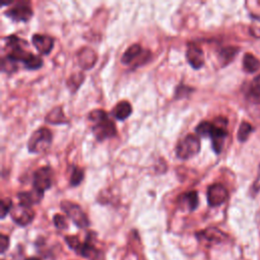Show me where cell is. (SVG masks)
<instances>
[{"instance_id": "cell-21", "label": "cell", "mask_w": 260, "mask_h": 260, "mask_svg": "<svg viewBox=\"0 0 260 260\" xmlns=\"http://www.w3.org/2000/svg\"><path fill=\"white\" fill-rule=\"evenodd\" d=\"M84 177V172L82 169L78 168L77 166H73V169L71 171V176H70V185L72 187L78 186Z\"/></svg>"}, {"instance_id": "cell-22", "label": "cell", "mask_w": 260, "mask_h": 260, "mask_svg": "<svg viewBox=\"0 0 260 260\" xmlns=\"http://www.w3.org/2000/svg\"><path fill=\"white\" fill-rule=\"evenodd\" d=\"M83 79H84V75L80 72L72 74L67 80V86L70 89L71 92H76L80 86V84L82 83Z\"/></svg>"}, {"instance_id": "cell-1", "label": "cell", "mask_w": 260, "mask_h": 260, "mask_svg": "<svg viewBox=\"0 0 260 260\" xmlns=\"http://www.w3.org/2000/svg\"><path fill=\"white\" fill-rule=\"evenodd\" d=\"M89 120L93 123L92 132L98 141L112 138L116 135V126L110 120L108 113L104 110L96 109L89 113Z\"/></svg>"}, {"instance_id": "cell-18", "label": "cell", "mask_w": 260, "mask_h": 260, "mask_svg": "<svg viewBox=\"0 0 260 260\" xmlns=\"http://www.w3.org/2000/svg\"><path fill=\"white\" fill-rule=\"evenodd\" d=\"M180 203L185 205L187 209L192 212L195 211L198 206L199 199H198V193L197 191H190L182 195Z\"/></svg>"}, {"instance_id": "cell-23", "label": "cell", "mask_w": 260, "mask_h": 260, "mask_svg": "<svg viewBox=\"0 0 260 260\" xmlns=\"http://www.w3.org/2000/svg\"><path fill=\"white\" fill-rule=\"evenodd\" d=\"M25 67L29 70H37L42 67L43 65V59L40 56H37L35 54H32L31 57L27 60V62L24 64Z\"/></svg>"}, {"instance_id": "cell-29", "label": "cell", "mask_w": 260, "mask_h": 260, "mask_svg": "<svg viewBox=\"0 0 260 260\" xmlns=\"http://www.w3.org/2000/svg\"><path fill=\"white\" fill-rule=\"evenodd\" d=\"M9 246H10V239L8 236L3 234L0 236V251H2V253H5L8 250Z\"/></svg>"}, {"instance_id": "cell-10", "label": "cell", "mask_w": 260, "mask_h": 260, "mask_svg": "<svg viewBox=\"0 0 260 260\" xmlns=\"http://www.w3.org/2000/svg\"><path fill=\"white\" fill-rule=\"evenodd\" d=\"M227 198L228 190L220 183L213 184L207 189V202H209L210 206H220L227 200Z\"/></svg>"}, {"instance_id": "cell-16", "label": "cell", "mask_w": 260, "mask_h": 260, "mask_svg": "<svg viewBox=\"0 0 260 260\" xmlns=\"http://www.w3.org/2000/svg\"><path fill=\"white\" fill-rule=\"evenodd\" d=\"M45 121L49 124H53V125H62V124L68 123V119L63 113V110L61 107H55L52 109L46 115Z\"/></svg>"}, {"instance_id": "cell-9", "label": "cell", "mask_w": 260, "mask_h": 260, "mask_svg": "<svg viewBox=\"0 0 260 260\" xmlns=\"http://www.w3.org/2000/svg\"><path fill=\"white\" fill-rule=\"evenodd\" d=\"M219 122H215V127L214 130L211 134V138H212V142H213V148L215 150L216 153H221L224 143H225V139L228 135V132L226 130V126H227V120L223 119L222 122H220V118L218 119Z\"/></svg>"}, {"instance_id": "cell-11", "label": "cell", "mask_w": 260, "mask_h": 260, "mask_svg": "<svg viewBox=\"0 0 260 260\" xmlns=\"http://www.w3.org/2000/svg\"><path fill=\"white\" fill-rule=\"evenodd\" d=\"M32 43L41 55H48L54 47L53 38L47 35L35 34L32 37Z\"/></svg>"}, {"instance_id": "cell-8", "label": "cell", "mask_w": 260, "mask_h": 260, "mask_svg": "<svg viewBox=\"0 0 260 260\" xmlns=\"http://www.w3.org/2000/svg\"><path fill=\"white\" fill-rule=\"evenodd\" d=\"M11 217L17 225L21 227H26L33 222L35 218V212L32 210V207L25 206L19 203L17 206L13 207Z\"/></svg>"}, {"instance_id": "cell-6", "label": "cell", "mask_w": 260, "mask_h": 260, "mask_svg": "<svg viewBox=\"0 0 260 260\" xmlns=\"http://www.w3.org/2000/svg\"><path fill=\"white\" fill-rule=\"evenodd\" d=\"M53 183V172L48 166L41 167L33 175V186L35 189L45 192L50 189Z\"/></svg>"}, {"instance_id": "cell-25", "label": "cell", "mask_w": 260, "mask_h": 260, "mask_svg": "<svg viewBox=\"0 0 260 260\" xmlns=\"http://www.w3.org/2000/svg\"><path fill=\"white\" fill-rule=\"evenodd\" d=\"M2 70L3 72H7L10 74L14 73L18 70V63L10 59L8 56H5L2 59Z\"/></svg>"}, {"instance_id": "cell-28", "label": "cell", "mask_w": 260, "mask_h": 260, "mask_svg": "<svg viewBox=\"0 0 260 260\" xmlns=\"http://www.w3.org/2000/svg\"><path fill=\"white\" fill-rule=\"evenodd\" d=\"M53 222H54V225L57 229L59 230H63V229H66L67 228V222H66V219L62 216V215H55L54 218H53Z\"/></svg>"}, {"instance_id": "cell-27", "label": "cell", "mask_w": 260, "mask_h": 260, "mask_svg": "<svg viewBox=\"0 0 260 260\" xmlns=\"http://www.w3.org/2000/svg\"><path fill=\"white\" fill-rule=\"evenodd\" d=\"M250 95L253 98L260 99V74L256 76L250 84Z\"/></svg>"}, {"instance_id": "cell-7", "label": "cell", "mask_w": 260, "mask_h": 260, "mask_svg": "<svg viewBox=\"0 0 260 260\" xmlns=\"http://www.w3.org/2000/svg\"><path fill=\"white\" fill-rule=\"evenodd\" d=\"M33 10L29 3H18L5 13V15L14 22H29L33 17Z\"/></svg>"}, {"instance_id": "cell-3", "label": "cell", "mask_w": 260, "mask_h": 260, "mask_svg": "<svg viewBox=\"0 0 260 260\" xmlns=\"http://www.w3.org/2000/svg\"><path fill=\"white\" fill-rule=\"evenodd\" d=\"M200 151V140L194 134H188L182 138L176 146V155L180 160H189Z\"/></svg>"}, {"instance_id": "cell-31", "label": "cell", "mask_w": 260, "mask_h": 260, "mask_svg": "<svg viewBox=\"0 0 260 260\" xmlns=\"http://www.w3.org/2000/svg\"><path fill=\"white\" fill-rule=\"evenodd\" d=\"M27 260H40V259L37 258V257H32V258H29V259H27Z\"/></svg>"}, {"instance_id": "cell-12", "label": "cell", "mask_w": 260, "mask_h": 260, "mask_svg": "<svg viewBox=\"0 0 260 260\" xmlns=\"http://www.w3.org/2000/svg\"><path fill=\"white\" fill-rule=\"evenodd\" d=\"M98 60V56L96 54V52L94 50H92L91 48H82L78 51L77 53V61L79 66L84 69H91L95 66L96 62Z\"/></svg>"}, {"instance_id": "cell-4", "label": "cell", "mask_w": 260, "mask_h": 260, "mask_svg": "<svg viewBox=\"0 0 260 260\" xmlns=\"http://www.w3.org/2000/svg\"><path fill=\"white\" fill-rule=\"evenodd\" d=\"M150 57V52L145 51L142 49V47L139 44H133L124 52L121 62L124 65H129L134 63L135 66H139L143 63H145L148 58Z\"/></svg>"}, {"instance_id": "cell-5", "label": "cell", "mask_w": 260, "mask_h": 260, "mask_svg": "<svg viewBox=\"0 0 260 260\" xmlns=\"http://www.w3.org/2000/svg\"><path fill=\"white\" fill-rule=\"evenodd\" d=\"M60 206H61V210L74 223L75 226H77L80 229L89 227L90 225L89 219L78 204L70 201H62Z\"/></svg>"}, {"instance_id": "cell-20", "label": "cell", "mask_w": 260, "mask_h": 260, "mask_svg": "<svg viewBox=\"0 0 260 260\" xmlns=\"http://www.w3.org/2000/svg\"><path fill=\"white\" fill-rule=\"evenodd\" d=\"M237 53H238L237 48H233V47L224 48L220 53V59L222 60V63L224 65H227L234 59V57L236 56Z\"/></svg>"}, {"instance_id": "cell-26", "label": "cell", "mask_w": 260, "mask_h": 260, "mask_svg": "<svg viewBox=\"0 0 260 260\" xmlns=\"http://www.w3.org/2000/svg\"><path fill=\"white\" fill-rule=\"evenodd\" d=\"M253 128L251 126V124H249L248 122H242V124L239 127L238 130V139L239 141H246L247 138L249 137L250 133L252 132Z\"/></svg>"}, {"instance_id": "cell-15", "label": "cell", "mask_w": 260, "mask_h": 260, "mask_svg": "<svg viewBox=\"0 0 260 260\" xmlns=\"http://www.w3.org/2000/svg\"><path fill=\"white\" fill-rule=\"evenodd\" d=\"M197 237L199 240H204L207 242L212 243H219L225 240L226 235L216 228H209L204 231H201L197 234Z\"/></svg>"}, {"instance_id": "cell-14", "label": "cell", "mask_w": 260, "mask_h": 260, "mask_svg": "<svg viewBox=\"0 0 260 260\" xmlns=\"http://www.w3.org/2000/svg\"><path fill=\"white\" fill-rule=\"evenodd\" d=\"M43 197H44V192L39 191L35 188L30 191H23L18 193L20 204H23L29 207H32L35 204H39L43 199Z\"/></svg>"}, {"instance_id": "cell-19", "label": "cell", "mask_w": 260, "mask_h": 260, "mask_svg": "<svg viewBox=\"0 0 260 260\" xmlns=\"http://www.w3.org/2000/svg\"><path fill=\"white\" fill-rule=\"evenodd\" d=\"M243 68L249 73H253L260 68V61L251 53H247L243 58Z\"/></svg>"}, {"instance_id": "cell-2", "label": "cell", "mask_w": 260, "mask_h": 260, "mask_svg": "<svg viewBox=\"0 0 260 260\" xmlns=\"http://www.w3.org/2000/svg\"><path fill=\"white\" fill-rule=\"evenodd\" d=\"M52 140H53V134L48 128H39L31 135L28 141V149L31 153H43L49 149Z\"/></svg>"}, {"instance_id": "cell-13", "label": "cell", "mask_w": 260, "mask_h": 260, "mask_svg": "<svg viewBox=\"0 0 260 260\" xmlns=\"http://www.w3.org/2000/svg\"><path fill=\"white\" fill-rule=\"evenodd\" d=\"M186 59L192 68L200 69L204 65L203 51L199 47H197L195 45H191L187 49Z\"/></svg>"}, {"instance_id": "cell-17", "label": "cell", "mask_w": 260, "mask_h": 260, "mask_svg": "<svg viewBox=\"0 0 260 260\" xmlns=\"http://www.w3.org/2000/svg\"><path fill=\"white\" fill-rule=\"evenodd\" d=\"M113 116L120 121L126 120L132 113V107L130 105V103L127 101H121L119 102L115 108L112 111Z\"/></svg>"}, {"instance_id": "cell-24", "label": "cell", "mask_w": 260, "mask_h": 260, "mask_svg": "<svg viewBox=\"0 0 260 260\" xmlns=\"http://www.w3.org/2000/svg\"><path fill=\"white\" fill-rule=\"evenodd\" d=\"M13 207V200L9 197H6L0 201V217H2V219H5L9 214H11Z\"/></svg>"}, {"instance_id": "cell-30", "label": "cell", "mask_w": 260, "mask_h": 260, "mask_svg": "<svg viewBox=\"0 0 260 260\" xmlns=\"http://www.w3.org/2000/svg\"><path fill=\"white\" fill-rule=\"evenodd\" d=\"M260 190V166H259V170H258V175L256 177V180L254 181L253 185H252V191L254 193H257Z\"/></svg>"}]
</instances>
